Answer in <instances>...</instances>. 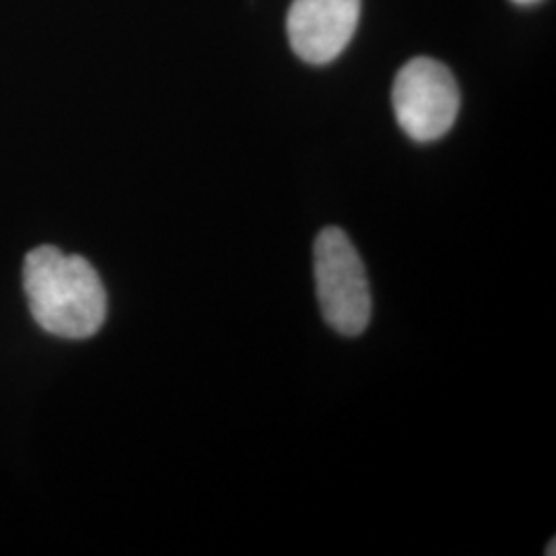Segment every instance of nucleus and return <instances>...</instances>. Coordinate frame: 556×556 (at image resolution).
<instances>
[{
  "instance_id": "1",
  "label": "nucleus",
  "mask_w": 556,
  "mask_h": 556,
  "mask_svg": "<svg viewBox=\"0 0 556 556\" xmlns=\"http://www.w3.org/2000/svg\"><path fill=\"white\" fill-rule=\"evenodd\" d=\"M23 285L29 312L48 334L83 340L100 332L108 295L98 270L83 256L36 248L25 258Z\"/></svg>"
},
{
  "instance_id": "2",
  "label": "nucleus",
  "mask_w": 556,
  "mask_h": 556,
  "mask_svg": "<svg viewBox=\"0 0 556 556\" xmlns=\"http://www.w3.org/2000/svg\"><path fill=\"white\" fill-rule=\"evenodd\" d=\"M314 277L326 324L342 337H358L371 321V291L365 264L349 236L326 227L314 243Z\"/></svg>"
},
{
  "instance_id": "3",
  "label": "nucleus",
  "mask_w": 556,
  "mask_h": 556,
  "mask_svg": "<svg viewBox=\"0 0 556 556\" xmlns=\"http://www.w3.org/2000/svg\"><path fill=\"white\" fill-rule=\"evenodd\" d=\"M459 87L439 60L418 56L397 71L392 105L397 126L417 142L445 137L459 114Z\"/></svg>"
},
{
  "instance_id": "4",
  "label": "nucleus",
  "mask_w": 556,
  "mask_h": 556,
  "mask_svg": "<svg viewBox=\"0 0 556 556\" xmlns=\"http://www.w3.org/2000/svg\"><path fill=\"white\" fill-rule=\"evenodd\" d=\"M361 0H293L287 34L293 52L307 64L337 60L357 31Z\"/></svg>"
},
{
  "instance_id": "5",
  "label": "nucleus",
  "mask_w": 556,
  "mask_h": 556,
  "mask_svg": "<svg viewBox=\"0 0 556 556\" xmlns=\"http://www.w3.org/2000/svg\"><path fill=\"white\" fill-rule=\"evenodd\" d=\"M511 2L521 4V7H532V4H538V2H542V0H511Z\"/></svg>"
}]
</instances>
